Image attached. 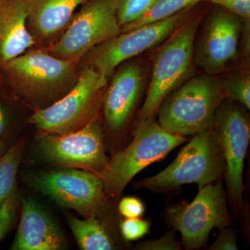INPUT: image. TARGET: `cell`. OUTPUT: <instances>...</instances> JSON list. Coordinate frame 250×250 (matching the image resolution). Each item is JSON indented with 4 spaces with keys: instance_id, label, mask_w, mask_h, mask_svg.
<instances>
[{
    "instance_id": "obj_12",
    "label": "cell",
    "mask_w": 250,
    "mask_h": 250,
    "mask_svg": "<svg viewBox=\"0 0 250 250\" xmlns=\"http://www.w3.org/2000/svg\"><path fill=\"white\" fill-rule=\"evenodd\" d=\"M213 128L225 158L230 200L234 210L241 213L243 169L250 139L249 120L234 101L229 100L220 105Z\"/></svg>"
},
{
    "instance_id": "obj_17",
    "label": "cell",
    "mask_w": 250,
    "mask_h": 250,
    "mask_svg": "<svg viewBox=\"0 0 250 250\" xmlns=\"http://www.w3.org/2000/svg\"><path fill=\"white\" fill-rule=\"evenodd\" d=\"M23 0H0V67L36 46Z\"/></svg>"
},
{
    "instance_id": "obj_24",
    "label": "cell",
    "mask_w": 250,
    "mask_h": 250,
    "mask_svg": "<svg viewBox=\"0 0 250 250\" xmlns=\"http://www.w3.org/2000/svg\"><path fill=\"white\" fill-rule=\"evenodd\" d=\"M150 224L140 218H126L121 224L122 236L126 241H137L149 232Z\"/></svg>"
},
{
    "instance_id": "obj_11",
    "label": "cell",
    "mask_w": 250,
    "mask_h": 250,
    "mask_svg": "<svg viewBox=\"0 0 250 250\" xmlns=\"http://www.w3.org/2000/svg\"><path fill=\"white\" fill-rule=\"evenodd\" d=\"M31 186L64 208L84 218H98L104 211L107 196L101 177L89 171L63 168L33 176Z\"/></svg>"
},
{
    "instance_id": "obj_23",
    "label": "cell",
    "mask_w": 250,
    "mask_h": 250,
    "mask_svg": "<svg viewBox=\"0 0 250 250\" xmlns=\"http://www.w3.org/2000/svg\"><path fill=\"white\" fill-rule=\"evenodd\" d=\"M18 197L16 190L0 204V242L14 226L17 216Z\"/></svg>"
},
{
    "instance_id": "obj_21",
    "label": "cell",
    "mask_w": 250,
    "mask_h": 250,
    "mask_svg": "<svg viewBox=\"0 0 250 250\" xmlns=\"http://www.w3.org/2000/svg\"><path fill=\"white\" fill-rule=\"evenodd\" d=\"M121 27L133 22L143 16L156 0H113Z\"/></svg>"
},
{
    "instance_id": "obj_7",
    "label": "cell",
    "mask_w": 250,
    "mask_h": 250,
    "mask_svg": "<svg viewBox=\"0 0 250 250\" xmlns=\"http://www.w3.org/2000/svg\"><path fill=\"white\" fill-rule=\"evenodd\" d=\"M121 33L113 0H88L62 35L44 48L57 58L79 62L90 50Z\"/></svg>"
},
{
    "instance_id": "obj_10",
    "label": "cell",
    "mask_w": 250,
    "mask_h": 250,
    "mask_svg": "<svg viewBox=\"0 0 250 250\" xmlns=\"http://www.w3.org/2000/svg\"><path fill=\"white\" fill-rule=\"evenodd\" d=\"M192 6L162 21L121 32L100 44L79 62V70L83 67H93L102 76L109 79L122 62L165 41L184 22Z\"/></svg>"
},
{
    "instance_id": "obj_14",
    "label": "cell",
    "mask_w": 250,
    "mask_h": 250,
    "mask_svg": "<svg viewBox=\"0 0 250 250\" xmlns=\"http://www.w3.org/2000/svg\"><path fill=\"white\" fill-rule=\"evenodd\" d=\"M143 74L136 63L125 65L106 88L103 107L105 124L112 139L124 132L142 89Z\"/></svg>"
},
{
    "instance_id": "obj_6",
    "label": "cell",
    "mask_w": 250,
    "mask_h": 250,
    "mask_svg": "<svg viewBox=\"0 0 250 250\" xmlns=\"http://www.w3.org/2000/svg\"><path fill=\"white\" fill-rule=\"evenodd\" d=\"M199 23L197 18L182 23L158 51L137 123L155 116L164 99L185 82L191 69Z\"/></svg>"
},
{
    "instance_id": "obj_27",
    "label": "cell",
    "mask_w": 250,
    "mask_h": 250,
    "mask_svg": "<svg viewBox=\"0 0 250 250\" xmlns=\"http://www.w3.org/2000/svg\"><path fill=\"white\" fill-rule=\"evenodd\" d=\"M241 17L248 19L250 16V0H208Z\"/></svg>"
},
{
    "instance_id": "obj_18",
    "label": "cell",
    "mask_w": 250,
    "mask_h": 250,
    "mask_svg": "<svg viewBox=\"0 0 250 250\" xmlns=\"http://www.w3.org/2000/svg\"><path fill=\"white\" fill-rule=\"evenodd\" d=\"M67 223L78 246L82 250L115 249L114 242L106 227L98 218L84 220L70 216Z\"/></svg>"
},
{
    "instance_id": "obj_15",
    "label": "cell",
    "mask_w": 250,
    "mask_h": 250,
    "mask_svg": "<svg viewBox=\"0 0 250 250\" xmlns=\"http://www.w3.org/2000/svg\"><path fill=\"white\" fill-rule=\"evenodd\" d=\"M65 246L60 228L47 210L31 197L25 199L11 250H59Z\"/></svg>"
},
{
    "instance_id": "obj_13",
    "label": "cell",
    "mask_w": 250,
    "mask_h": 250,
    "mask_svg": "<svg viewBox=\"0 0 250 250\" xmlns=\"http://www.w3.org/2000/svg\"><path fill=\"white\" fill-rule=\"evenodd\" d=\"M218 6V5H217ZM242 18L218 6L206 24L195 53V62L209 76L225 70L238 55Z\"/></svg>"
},
{
    "instance_id": "obj_25",
    "label": "cell",
    "mask_w": 250,
    "mask_h": 250,
    "mask_svg": "<svg viewBox=\"0 0 250 250\" xmlns=\"http://www.w3.org/2000/svg\"><path fill=\"white\" fill-rule=\"evenodd\" d=\"M182 243L177 241L175 230L172 229L164 236L154 241L140 243L136 249L141 250H180Z\"/></svg>"
},
{
    "instance_id": "obj_30",
    "label": "cell",
    "mask_w": 250,
    "mask_h": 250,
    "mask_svg": "<svg viewBox=\"0 0 250 250\" xmlns=\"http://www.w3.org/2000/svg\"><path fill=\"white\" fill-rule=\"evenodd\" d=\"M6 152V146L4 141L0 139V157Z\"/></svg>"
},
{
    "instance_id": "obj_2",
    "label": "cell",
    "mask_w": 250,
    "mask_h": 250,
    "mask_svg": "<svg viewBox=\"0 0 250 250\" xmlns=\"http://www.w3.org/2000/svg\"><path fill=\"white\" fill-rule=\"evenodd\" d=\"M225 98L223 83L211 76L193 77L169 94L156 113L167 132L188 136L213 129Z\"/></svg>"
},
{
    "instance_id": "obj_4",
    "label": "cell",
    "mask_w": 250,
    "mask_h": 250,
    "mask_svg": "<svg viewBox=\"0 0 250 250\" xmlns=\"http://www.w3.org/2000/svg\"><path fill=\"white\" fill-rule=\"evenodd\" d=\"M108 80L93 67H82L72 89L53 104L36 110L28 123L36 128L39 136L78 131L98 116Z\"/></svg>"
},
{
    "instance_id": "obj_26",
    "label": "cell",
    "mask_w": 250,
    "mask_h": 250,
    "mask_svg": "<svg viewBox=\"0 0 250 250\" xmlns=\"http://www.w3.org/2000/svg\"><path fill=\"white\" fill-rule=\"evenodd\" d=\"M118 210L125 218H141L145 212V206L143 202L136 197H126L119 202Z\"/></svg>"
},
{
    "instance_id": "obj_8",
    "label": "cell",
    "mask_w": 250,
    "mask_h": 250,
    "mask_svg": "<svg viewBox=\"0 0 250 250\" xmlns=\"http://www.w3.org/2000/svg\"><path fill=\"white\" fill-rule=\"evenodd\" d=\"M36 149L41 157L52 165L89 171L99 177L106 170L110 160L98 116L74 132L40 135Z\"/></svg>"
},
{
    "instance_id": "obj_29",
    "label": "cell",
    "mask_w": 250,
    "mask_h": 250,
    "mask_svg": "<svg viewBox=\"0 0 250 250\" xmlns=\"http://www.w3.org/2000/svg\"><path fill=\"white\" fill-rule=\"evenodd\" d=\"M8 119L6 111L0 103V139H4L7 132Z\"/></svg>"
},
{
    "instance_id": "obj_20",
    "label": "cell",
    "mask_w": 250,
    "mask_h": 250,
    "mask_svg": "<svg viewBox=\"0 0 250 250\" xmlns=\"http://www.w3.org/2000/svg\"><path fill=\"white\" fill-rule=\"evenodd\" d=\"M201 0H156L149 9L139 19L121 27V32L157 21L178 14L183 10L197 4Z\"/></svg>"
},
{
    "instance_id": "obj_28",
    "label": "cell",
    "mask_w": 250,
    "mask_h": 250,
    "mask_svg": "<svg viewBox=\"0 0 250 250\" xmlns=\"http://www.w3.org/2000/svg\"><path fill=\"white\" fill-rule=\"evenodd\" d=\"M209 250H237V237L233 230L228 228L220 229L218 238L208 248Z\"/></svg>"
},
{
    "instance_id": "obj_19",
    "label": "cell",
    "mask_w": 250,
    "mask_h": 250,
    "mask_svg": "<svg viewBox=\"0 0 250 250\" xmlns=\"http://www.w3.org/2000/svg\"><path fill=\"white\" fill-rule=\"evenodd\" d=\"M25 143L22 138L0 157V204L16 190V177Z\"/></svg>"
},
{
    "instance_id": "obj_3",
    "label": "cell",
    "mask_w": 250,
    "mask_h": 250,
    "mask_svg": "<svg viewBox=\"0 0 250 250\" xmlns=\"http://www.w3.org/2000/svg\"><path fill=\"white\" fill-rule=\"evenodd\" d=\"M186 141V136L163 129L154 116L136 123L131 143L115 154L100 177L106 196L118 200L136 174Z\"/></svg>"
},
{
    "instance_id": "obj_5",
    "label": "cell",
    "mask_w": 250,
    "mask_h": 250,
    "mask_svg": "<svg viewBox=\"0 0 250 250\" xmlns=\"http://www.w3.org/2000/svg\"><path fill=\"white\" fill-rule=\"evenodd\" d=\"M225 169L223 150L213 128L194 135L170 166L152 177L141 179L136 187L159 192L196 184L200 189L218 180Z\"/></svg>"
},
{
    "instance_id": "obj_31",
    "label": "cell",
    "mask_w": 250,
    "mask_h": 250,
    "mask_svg": "<svg viewBox=\"0 0 250 250\" xmlns=\"http://www.w3.org/2000/svg\"><path fill=\"white\" fill-rule=\"evenodd\" d=\"M4 83V80L3 78L2 75L0 73V85H2Z\"/></svg>"
},
{
    "instance_id": "obj_22",
    "label": "cell",
    "mask_w": 250,
    "mask_h": 250,
    "mask_svg": "<svg viewBox=\"0 0 250 250\" xmlns=\"http://www.w3.org/2000/svg\"><path fill=\"white\" fill-rule=\"evenodd\" d=\"M223 83L225 97L250 108V77L249 74H242L230 77Z\"/></svg>"
},
{
    "instance_id": "obj_9",
    "label": "cell",
    "mask_w": 250,
    "mask_h": 250,
    "mask_svg": "<svg viewBox=\"0 0 250 250\" xmlns=\"http://www.w3.org/2000/svg\"><path fill=\"white\" fill-rule=\"evenodd\" d=\"M166 219L173 229L180 232L184 249H200L213 229H223L231 224L223 182L219 179L216 184L199 189L193 201L171 207Z\"/></svg>"
},
{
    "instance_id": "obj_16",
    "label": "cell",
    "mask_w": 250,
    "mask_h": 250,
    "mask_svg": "<svg viewBox=\"0 0 250 250\" xmlns=\"http://www.w3.org/2000/svg\"><path fill=\"white\" fill-rule=\"evenodd\" d=\"M88 0H23L27 26L36 47H46L62 35L75 11Z\"/></svg>"
},
{
    "instance_id": "obj_1",
    "label": "cell",
    "mask_w": 250,
    "mask_h": 250,
    "mask_svg": "<svg viewBox=\"0 0 250 250\" xmlns=\"http://www.w3.org/2000/svg\"><path fill=\"white\" fill-rule=\"evenodd\" d=\"M78 63L35 46L0 67V73L15 95L36 111L53 104L72 89L78 79Z\"/></svg>"
}]
</instances>
